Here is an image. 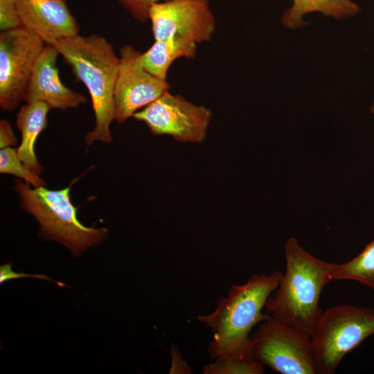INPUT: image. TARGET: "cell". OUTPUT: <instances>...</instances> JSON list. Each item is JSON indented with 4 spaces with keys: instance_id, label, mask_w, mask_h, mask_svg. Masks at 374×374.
Instances as JSON below:
<instances>
[{
    "instance_id": "obj_1",
    "label": "cell",
    "mask_w": 374,
    "mask_h": 374,
    "mask_svg": "<svg viewBox=\"0 0 374 374\" xmlns=\"http://www.w3.org/2000/svg\"><path fill=\"white\" fill-rule=\"evenodd\" d=\"M282 276L279 271L255 274L242 285H233L212 313L197 316L199 321L209 327L213 333L208 348L211 359L226 356L255 357L249 333L269 317L262 310Z\"/></svg>"
},
{
    "instance_id": "obj_2",
    "label": "cell",
    "mask_w": 374,
    "mask_h": 374,
    "mask_svg": "<svg viewBox=\"0 0 374 374\" xmlns=\"http://www.w3.org/2000/svg\"><path fill=\"white\" fill-rule=\"evenodd\" d=\"M285 274L265 310L269 316L310 337L323 312L319 306L321 291L333 280L337 264L311 255L294 237L285 244Z\"/></svg>"
},
{
    "instance_id": "obj_3",
    "label": "cell",
    "mask_w": 374,
    "mask_h": 374,
    "mask_svg": "<svg viewBox=\"0 0 374 374\" xmlns=\"http://www.w3.org/2000/svg\"><path fill=\"white\" fill-rule=\"evenodd\" d=\"M51 45L91 96L96 123L94 129L85 136L86 144L90 145L95 141L110 143L109 125L114 118V96L119 66V57L113 46L98 34H78Z\"/></svg>"
},
{
    "instance_id": "obj_4",
    "label": "cell",
    "mask_w": 374,
    "mask_h": 374,
    "mask_svg": "<svg viewBox=\"0 0 374 374\" xmlns=\"http://www.w3.org/2000/svg\"><path fill=\"white\" fill-rule=\"evenodd\" d=\"M15 189L22 208L39 222V236L64 244L73 256H80L107 238V229L87 227L78 220L77 208L70 198V186L61 190L31 188L26 182L16 179Z\"/></svg>"
},
{
    "instance_id": "obj_5",
    "label": "cell",
    "mask_w": 374,
    "mask_h": 374,
    "mask_svg": "<svg viewBox=\"0 0 374 374\" xmlns=\"http://www.w3.org/2000/svg\"><path fill=\"white\" fill-rule=\"evenodd\" d=\"M374 334V310L341 304L323 310L310 335L316 374H333L342 358Z\"/></svg>"
},
{
    "instance_id": "obj_6",
    "label": "cell",
    "mask_w": 374,
    "mask_h": 374,
    "mask_svg": "<svg viewBox=\"0 0 374 374\" xmlns=\"http://www.w3.org/2000/svg\"><path fill=\"white\" fill-rule=\"evenodd\" d=\"M251 337L262 365L282 374H316L309 335L269 315Z\"/></svg>"
},
{
    "instance_id": "obj_7",
    "label": "cell",
    "mask_w": 374,
    "mask_h": 374,
    "mask_svg": "<svg viewBox=\"0 0 374 374\" xmlns=\"http://www.w3.org/2000/svg\"><path fill=\"white\" fill-rule=\"evenodd\" d=\"M45 42L24 27L0 33V107L13 111L24 100L35 63Z\"/></svg>"
},
{
    "instance_id": "obj_8",
    "label": "cell",
    "mask_w": 374,
    "mask_h": 374,
    "mask_svg": "<svg viewBox=\"0 0 374 374\" xmlns=\"http://www.w3.org/2000/svg\"><path fill=\"white\" fill-rule=\"evenodd\" d=\"M212 116L208 107L168 91L132 117L144 122L154 135H169L181 143H201Z\"/></svg>"
},
{
    "instance_id": "obj_9",
    "label": "cell",
    "mask_w": 374,
    "mask_h": 374,
    "mask_svg": "<svg viewBox=\"0 0 374 374\" xmlns=\"http://www.w3.org/2000/svg\"><path fill=\"white\" fill-rule=\"evenodd\" d=\"M141 53L131 44L121 46L119 51L114 120L120 124L170 89L167 80L160 79L143 68L140 61Z\"/></svg>"
},
{
    "instance_id": "obj_10",
    "label": "cell",
    "mask_w": 374,
    "mask_h": 374,
    "mask_svg": "<svg viewBox=\"0 0 374 374\" xmlns=\"http://www.w3.org/2000/svg\"><path fill=\"white\" fill-rule=\"evenodd\" d=\"M149 20L154 40L182 37L199 45L210 42L216 29L209 0L159 1L150 7Z\"/></svg>"
},
{
    "instance_id": "obj_11",
    "label": "cell",
    "mask_w": 374,
    "mask_h": 374,
    "mask_svg": "<svg viewBox=\"0 0 374 374\" xmlns=\"http://www.w3.org/2000/svg\"><path fill=\"white\" fill-rule=\"evenodd\" d=\"M58 55L53 45H45L35 63L24 101H41L51 109L61 110L74 109L87 103L84 95L62 82L56 66Z\"/></svg>"
},
{
    "instance_id": "obj_12",
    "label": "cell",
    "mask_w": 374,
    "mask_h": 374,
    "mask_svg": "<svg viewBox=\"0 0 374 374\" xmlns=\"http://www.w3.org/2000/svg\"><path fill=\"white\" fill-rule=\"evenodd\" d=\"M15 1L22 26L46 44L79 34V24L66 0Z\"/></svg>"
},
{
    "instance_id": "obj_13",
    "label": "cell",
    "mask_w": 374,
    "mask_h": 374,
    "mask_svg": "<svg viewBox=\"0 0 374 374\" xmlns=\"http://www.w3.org/2000/svg\"><path fill=\"white\" fill-rule=\"evenodd\" d=\"M51 107L45 103H26L17 113L16 127L21 132V143L17 148L19 157L32 172L39 175L43 167L35 153V143L39 134L46 127L47 115Z\"/></svg>"
},
{
    "instance_id": "obj_14",
    "label": "cell",
    "mask_w": 374,
    "mask_h": 374,
    "mask_svg": "<svg viewBox=\"0 0 374 374\" xmlns=\"http://www.w3.org/2000/svg\"><path fill=\"white\" fill-rule=\"evenodd\" d=\"M198 44L182 37L154 40L153 44L141 53L140 61L143 68L153 75L167 80L171 64L177 59H193L197 53Z\"/></svg>"
},
{
    "instance_id": "obj_15",
    "label": "cell",
    "mask_w": 374,
    "mask_h": 374,
    "mask_svg": "<svg viewBox=\"0 0 374 374\" xmlns=\"http://www.w3.org/2000/svg\"><path fill=\"white\" fill-rule=\"evenodd\" d=\"M359 6L350 0H293L292 6L282 17L284 26L296 29L305 26L303 17L307 13L321 12L323 15L341 19L357 14Z\"/></svg>"
},
{
    "instance_id": "obj_16",
    "label": "cell",
    "mask_w": 374,
    "mask_h": 374,
    "mask_svg": "<svg viewBox=\"0 0 374 374\" xmlns=\"http://www.w3.org/2000/svg\"><path fill=\"white\" fill-rule=\"evenodd\" d=\"M353 280L374 289V240L356 257L337 265L333 280Z\"/></svg>"
},
{
    "instance_id": "obj_17",
    "label": "cell",
    "mask_w": 374,
    "mask_h": 374,
    "mask_svg": "<svg viewBox=\"0 0 374 374\" xmlns=\"http://www.w3.org/2000/svg\"><path fill=\"white\" fill-rule=\"evenodd\" d=\"M204 374H261L264 365L255 357H221L203 367Z\"/></svg>"
},
{
    "instance_id": "obj_18",
    "label": "cell",
    "mask_w": 374,
    "mask_h": 374,
    "mask_svg": "<svg viewBox=\"0 0 374 374\" xmlns=\"http://www.w3.org/2000/svg\"><path fill=\"white\" fill-rule=\"evenodd\" d=\"M0 172L17 176L33 187L46 185L39 175L32 172L23 163L19 157L17 149L10 147L0 150Z\"/></svg>"
},
{
    "instance_id": "obj_19",
    "label": "cell",
    "mask_w": 374,
    "mask_h": 374,
    "mask_svg": "<svg viewBox=\"0 0 374 374\" xmlns=\"http://www.w3.org/2000/svg\"><path fill=\"white\" fill-rule=\"evenodd\" d=\"M15 0H0V30H8L21 27Z\"/></svg>"
},
{
    "instance_id": "obj_20",
    "label": "cell",
    "mask_w": 374,
    "mask_h": 374,
    "mask_svg": "<svg viewBox=\"0 0 374 374\" xmlns=\"http://www.w3.org/2000/svg\"><path fill=\"white\" fill-rule=\"evenodd\" d=\"M119 3L140 23L149 20V10L155 3L165 0H118Z\"/></svg>"
},
{
    "instance_id": "obj_21",
    "label": "cell",
    "mask_w": 374,
    "mask_h": 374,
    "mask_svg": "<svg viewBox=\"0 0 374 374\" xmlns=\"http://www.w3.org/2000/svg\"><path fill=\"white\" fill-rule=\"evenodd\" d=\"M20 278H33L38 279H44L56 283L60 286H65L64 284L60 282H55L53 279L48 278L44 274H28L24 272H16L12 269L11 263H6L1 265L0 267V283L3 284L8 280L12 279Z\"/></svg>"
},
{
    "instance_id": "obj_22",
    "label": "cell",
    "mask_w": 374,
    "mask_h": 374,
    "mask_svg": "<svg viewBox=\"0 0 374 374\" xmlns=\"http://www.w3.org/2000/svg\"><path fill=\"white\" fill-rule=\"evenodd\" d=\"M17 139L9 121L1 119L0 121V148L3 149L15 145Z\"/></svg>"
},
{
    "instance_id": "obj_23",
    "label": "cell",
    "mask_w": 374,
    "mask_h": 374,
    "mask_svg": "<svg viewBox=\"0 0 374 374\" xmlns=\"http://www.w3.org/2000/svg\"><path fill=\"white\" fill-rule=\"evenodd\" d=\"M172 364L170 373H190L191 370L186 362L182 359L178 348L172 344L171 346Z\"/></svg>"
}]
</instances>
